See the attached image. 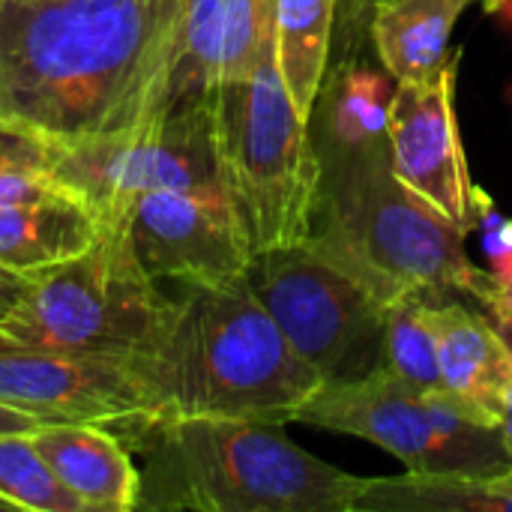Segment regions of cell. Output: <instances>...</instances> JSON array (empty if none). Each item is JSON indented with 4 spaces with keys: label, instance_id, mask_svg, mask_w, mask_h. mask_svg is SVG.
Instances as JSON below:
<instances>
[{
    "label": "cell",
    "instance_id": "6da1fadb",
    "mask_svg": "<svg viewBox=\"0 0 512 512\" xmlns=\"http://www.w3.org/2000/svg\"><path fill=\"white\" fill-rule=\"evenodd\" d=\"M180 0H0V120L45 144L171 111Z\"/></svg>",
    "mask_w": 512,
    "mask_h": 512
},
{
    "label": "cell",
    "instance_id": "7a4b0ae2",
    "mask_svg": "<svg viewBox=\"0 0 512 512\" xmlns=\"http://www.w3.org/2000/svg\"><path fill=\"white\" fill-rule=\"evenodd\" d=\"M126 435L138 453L135 512H354L366 486L282 423L156 417Z\"/></svg>",
    "mask_w": 512,
    "mask_h": 512
},
{
    "label": "cell",
    "instance_id": "3957f363",
    "mask_svg": "<svg viewBox=\"0 0 512 512\" xmlns=\"http://www.w3.org/2000/svg\"><path fill=\"white\" fill-rule=\"evenodd\" d=\"M159 417L294 423L321 375L288 345L249 279L183 285L141 363Z\"/></svg>",
    "mask_w": 512,
    "mask_h": 512
},
{
    "label": "cell",
    "instance_id": "277c9868",
    "mask_svg": "<svg viewBox=\"0 0 512 512\" xmlns=\"http://www.w3.org/2000/svg\"><path fill=\"white\" fill-rule=\"evenodd\" d=\"M318 147V144H315ZM321 198L312 240L363 279L387 306L405 294L477 306L495 285L468 249L465 231L447 222L393 171L387 135L360 147H318Z\"/></svg>",
    "mask_w": 512,
    "mask_h": 512
},
{
    "label": "cell",
    "instance_id": "5b68a950",
    "mask_svg": "<svg viewBox=\"0 0 512 512\" xmlns=\"http://www.w3.org/2000/svg\"><path fill=\"white\" fill-rule=\"evenodd\" d=\"M222 186L255 255L303 243L318 216L321 156L276 60L207 93Z\"/></svg>",
    "mask_w": 512,
    "mask_h": 512
},
{
    "label": "cell",
    "instance_id": "8992f818",
    "mask_svg": "<svg viewBox=\"0 0 512 512\" xmlns=\"http://www.w3.org/2000/svg\"><path fill=\"white\" fill-rule=\"evenodd\" d=\"M171 300L135 261L123 228L105 225L81 255L27 276L0 336L48 351L105 354L144 363L168 321Z\"/></svg>",
    "mask_w": 512,
    "mask_h": 512
},
{
    "label": "cell",
    "instance_id": "52a82bcc",
    "mask_svg": "<svg viewBox=\"0 0 512 512\" xmlns=\"http://www.w3.org/2000/svg\"><path fill=\"white\" fill-rule=\"evenodd\" d=\"M351 435L423 474H504L512 468L501 429L471 417L447 390H417L387 369L357 381H324L297 420Z\"/></svg>",
    "mask_w": 512,
    "mask_h": 512
},
{
    "label": "cell",
    "instance_id": "ba28073f",
    "mask_svg": "<svg viewBox=\"0 0 512 512\" xmlns=\"http://www.w3.org/2000/svg\"><path fill=\"white\" fill-rule=\"evenodd\" d=\"M246 279L321 381H357L381 369L387 303L312 237L255 255Z\"/></svg>",
    "mask_w": 512,
    "mask_h": 512
},
{
    "label": "cell",
    "instance_id": "9c48e42d",
    "mask_svg": "<svg viewBox=\"0 0 512 512\" xmlns=\"http://www.w3.org/2000/svg\"><path fill=\"white\" fill-rule=\"evenodd\" d=\"M48 171L105 225H120L147 192L222 186L207 96L180 102L138 129L48 144Z\"/></svg>",
    "mask_w": 512,
    "mask_h": 512
},
{
    "label": "cell",
    "instance_id": "30bf717a",
    "mask_svg": "<svg viewBox=\"0 0 512 512\" xmlns=\"http://www.w3.org/2000/svg\"><path fill=\"white\" fill-rule=\"evenodd\" d=\"M0 405L39 423L138 429L159 417L138 360L15 345L0 336Z\"/></svg>",
    "mask_w": 512,
    "mask_h": 512
},
{
    "label": "cell",
    "instance_id": "8fae6325",
    "mask_svg": "<svg viewBox=\"0 0 512 512\" xmlns=\"http://www.w3.org/2000/svg\"><path fill=\"white\" fill-rule=\"evenodd\" d=\"M120 228L153 282H231L255 261L249 234L222 186L147 192L126 210Z\"/></svg>",
    "mask_w": 512,
    "mask_h": 512
},
{
    "label": "cell",
    "instance_id": "7c38bea8",
    "mask_svg": "<svg viewBox=\"0 0 512 512\" xmlns=\"http://www.w3.org/2000/svg\"><path fill=\"white\" fill-rule=\"evenodd\" d=\"M459 63L462 51H453L432 75L396 81L387 108V147L402 186L471 234L477 228V186L456 117Z\"/></svg>",
    "mask_w": 512,
    "mask_h": 512
},
{
    "label": "cell",
    "instance_id": "4fadbf2b",
    "mask_svg": "<svg viewBox=\"0 0 512 512\" xmlns=\"http://www.w3.org/2000/svg\"><path fill=\"white\" fill-rule=\"evenodd\" d=\"M276 0H180L171 105L252 75L273 57Z\"/></svg>",
    "mask_w": 512,
    "mask_h": 512
},
{
    "label": "cell",
    "instance_id": "5bb4252c",
    "mask_svg": "<svg viewBox=\"0 0 512 512\" xmlns=\"http://www.w3.org/2000/svg\"><path fill=\"white\" fill-rule=\"evenodd\" d=\"M432 327L441 360V390H447L471 417L498 426L512 363L498 330L477 306L459 297L432 300Z\"/></svg>",
    "mask_w": 512,
    "mask_h": 512
},
{
    "label": "cell",
    "instance_id": "9a60e30c",
    "mask_svg": "<svg viewBox=\"0 0 512 512\" xmlns=\"http://www.w3.org/2000/svg\"><path fill=\"white\" fill-rule=\"evenodd\" d=\"M30 438L84 510L135 512L138 462L120 435L96 423H42Z\"/></svg>",
    "mask_w": 512,
    "mask_h": 512
},
{
    "label": "cell",
    "instance_id": "2e32d148",
    "mask_svg": "<svg viewBox=\"0 0 512 512\" xmlns=\"http://www.w3.org/2000/svg\"><path fill=\"white\" fill-rule=\"evenodd\" d=\"M102 231L99 213L72 192L0 204V267L27 279L81 255Z\"/></svg>",
    "mask_w": 512,
    "mask_h": 512
},
{
    "label": "cell",
    "instance_id": "e0dca14e",
    "mask_svg": "<svg viewBox=\"0 0 512 512\" xmlns=\"http://www.w3.org/2000/svg\"><path fill=\"white\" fill-rule=\"evenodd\" d=\"M480 0H375L369 33L381 66L393 81H417L450 57V36L462 12Z\"/></svg>",
    "mask_w": 512,
    "mask_h": 512
},
{
    "label": "cell",
    "instance_id": "ac0fdd59",
    "mask_svg": "<svg viewBox=\"0 0 512 512\" xmlns=\"http://www.w3.org/2000/svg\"><path fill=\"white\" fill-rule=\"evenodd\" d=\"M393 75L354 57V48L330 54L327 75L312 111V138L318 147H360L387 135V108Z\"/></svg>",
    "mask_w": 512,
    "mask_h": 512
},
{
    "label": "cell",
    "instance_id": "d6986e66",
    "mask_svg": "<svg viewBox=\"0 0 512 512\" xmlns=\"http://www.w3.org/2000/svg\"><path fill=\"white\" fill-rule=\"evenodd\" d=\"M342 0H276L273 60L297 114L312 123V111L327 75Z\"/></svg>",
    "mask_w": 512,
    "mask_h": 512
},
{
    "label": "cell",
    "instance_id": "ffe728a7",
    "mask_svg": "<svg viewBox=\"0 0 512 512\" xmlns=\"http://www.w3.org/2000/svg\"><path fill=\"white\" fill-rule=\"evenodd\" d=\"M354 512H512V468L504 474L366 477Z\"/></svg>",
    "mask_w": 512,
    "mask_h": 512
},
{
    "label": "cell",
    "instance_id": "44dd1931",
    "mask_svg": "<svg viewBox=\"0 0 512 512\" xmlns=\"http://www.w3.org/2000/svg\"><path fill=\"white\" fill-rule=\"evenodd\" d=\"M432 300L423 294H405L387 306L381 369L393 372L405 384L429 393L441 390L438 339L432 327Z\"/></svg>",
    "mask_w": 512,
    "mask_h": 512
},
{
    "label": "cell",
    "instance_id": "7402d4cb",
    "mask_svg": "<svg viewBox=\"0 0 512 512\" xmlns=\"http://www.w3.org/2000/svg\"><path fill=\"white\" fill-rule=\"evenodd\" d=\"M0 501L9 510L87 512L54 477L30 432H0Z\"/></svg>",
    "mask_w": 512,
    "mask_h": 512
},
{
    "label": "cell",
    "instance_id": "603a6c76",
    "mask_svg": "<svg viewBox=\"0 0 512 512\" xmlns=\"http://www.w3.org/2000/svg\"><path fill=\"white\" fill-rule=\"evenodd\" d=\"M477 228L483 231V246L492 264V276L501 288L512 291V219L504 216L495 201L477 186Z\"/></svg>",
    "mask_w": 512,
    "mask_h": 512
},
{
    "label": "cell",
    "instance_id": "cb8c5ba5",
    "mask_svg": "<svg viewBox=\"0 0 512 512\" xmlns=\"http://www.w3.org/2000/svg\"><path fill=\"white\" fill-rule=\"evenodd\" d=\"M57 192H69V189H63L51 177V171L42 165H18V162L0 165V204L45 198V195H57Z\"/></svg>",
    "mask_w": 512,
    "mask_h": 512
},
{
    "label": "cell",
    "instance_id": "d4e9b609",
    "mask_svg": "<svg viewBox=\"0 0 512 512\" xmlns=\"http://www.w3.org/2000/svg\"><path fill=\"white\" fill-rule=\"evenodd\" d=\"M480 309L486 312V318L498 330V336H501V342H504V348H507L512 363V291L501 288L498 279H495V285L486 294V300L480 303Z\"/></svg>",
    "mask_w": 512,
    "mask_h": 512
},
{
    "label": "cell",
    "instance_id": "484cf974",
    "mask_svg": "<svg viewBox=\"0 0 512 512\" xmlns=\"http://www.w3.org/2000/svg\"><path fill=\"white\" fill-rule=\"evenodd\" d=\"M24 285H27L24 276L9 273V270L0 267V321L18 306V300H21V294H24Z\"/></svg>",
    "mask_w": 512,
    "mask_h": 512
},
{
    "label": "cell",
    "instance_id": "4316f807",
    "mask_svg": "<svg viewBox=\"0 0 512 512\" xmlns=\"http://www.w3.org/2000/svg\"><path fill=\"white\" fill-rule=\"evenodd\" d=\"M36 426H42V423L21 414V411H15V408L0 405V432H33Z\"/></svg>",
    "mask_w": 512,
    "mask_h": 512
},
{
    "label": "cell",
    "instance_id": "83f0119b",
    "mask_svg": "<svg viewBox=\"0 0 512 512\" xmlns=\"http://www.w3.org/2000/svg\"><path fill=\"white\" fill-rule=\"evenodd\" d=\"M498 429H501L504 447H507V453H510L512 459V381L507 384V390H504V405H501V423H498Z\"/></svg>",
    "mask_w": 512,
    "mask_h": 512
},
{
    "label": "cell",
    "instance_id": "f1b7e54d",
    "mask_svg": "<svg viewBox=\"0 0 512 512\" xmlns=\"http://www.w3.org/2000/svg\"><path fill=\"white\" fill-rule=\"evenodd\" d=\"M483 6H486V12H498V9H504L510 0H480Z\"/></svg>",
    "mask_w": 512,
    "mask_h": 512
},
{
    "label": "cell",
    "instance_id": "f546056e",
    "mask_svg": "<svg viewBox=\"0 0 512 512\" xmlns=\"http://www.w3.org/2000/svg\"><path fill=\"white\" fill-rule=\"evenodd\" d=\"M0 510H9V507H6V504H3V501H0Z\"/></svg>",
    "mask_w": 512,
    "mask_h": 512
}]
</instances>
